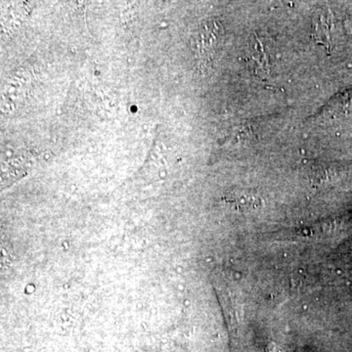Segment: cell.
<instances>
[{"instance_id": "obj_1", "label": "cell", "mask_w": 352, "mask_h": 352, "mask_svg": "<svg viewBox=\"0 0 352 352\" xmlns=\"http://www.w3.org/2000/svg\"><path fill=\"white\" fill-rule=\"evenodd\" d=\"M224 39V29L219 21L201 23L191 38L193 58L201 68H208L214 63Z\"/></svg>"}, {"instance_id": "obj_2", "label": "cell", "mask_w": 352, "mask_h": 352, "mask_svg": "<svg viewBox=\"0 0 352 352\" xmlns=\"http://www.w3.org/2000/svg\"><path fill=\"white\" fill-rule=\"evenodd\" d=\"M272 59V46L264 36L252 34L248 47L247 60L258 76L270 75Z\"/></svg>"}, {"instance_id": "obj_3", "label": "cell", "mask_w": 352, "mask_h": 352, "mask_svg": "<svg viewBox=\"0 0 352 352\" xmlns=\"http://www.w3.org/2000/svg\"><path fill=\"white\" fill-rule=\"evenodd\" d=\"M226 201L235 210L239 212H248V210H256L263 205L261 199L256 194L252 192L238 190L232 191L226 198Z\"/></svg>"}]
</instances>
